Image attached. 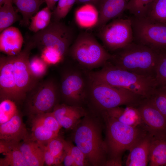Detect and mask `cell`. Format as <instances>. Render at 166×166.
<instances>
[{"mask_svg": "<svg viewBox=\"0 0 166 166\" xmlns=\"http://www.w3.org/2000/svg\"><path fill=\"white\" fill-rule=\"evenodd\" d=\"M90 80L125 89L144 98H149L157 87L155 78L140 75L107 61L100 70L88 71Z\"/></svg>", "mask_w": 166, "mask_h": 166, "instance_id": "cell-1", "label": "cell"}, {"mask_svg": "<svg viewBox=\"0 0 166 166\" xmlns=\"http://www.w3.org/2000/svg\"><path fill=\"white\" fill-rule=\"evenodd\" d=\"M106 128L105 142L109 156L105 165L121 166L123 152L129 150L148 132L142 126H131L122 123L105 113H101Z\"/></svg>", "mask_w": 166, "mask_h": 166, "instance_id": "cell-2", "label": "cell"}, {"mask_svg": "<svg viewBox=\"0 0 166 166\" xmlns=\"http://www.w3.org/2000/svg\"><path fill=\"white\" fill-rule=\"evenodd\" d=\"M115 52L109 61L113 65L140 75L155 78L159 52L134 42Z\"/></svg>", "mask_w": 166, "mask_h": 166, "instance_id": "cell-3", "label": "cell"}, {"mask_svg": "<svg viewBox=\"0 0 166 166\" xmlns=\"http://www.w3.org/2000/svg\"><path fill=\"white\" fill-rule=\"evenodd\" d=\"M101 128L96 121L86 115L76 125L73 134L76 146L93 166L104 165L107 161V148Z\"/></svg>", "mask_w": 166, "mask_h": 166, "instance_id": "cell-4", "label": "cell"}, {"mask_svg": "<svg viewBox=\"0 0 166 166\" xmlns=\"http://www.w3.org/2000/svg\"><path fill=\"white\" fill-rule=\"evenodd\" d=\"M144 99L125 89L90 80L86 101L89 100L92 106L102 112L123 105L136 107Z\"/></svg>", "mask_w": 166, "mask_h": 166, "instance_id": "cell-5", "label": "cell"}, {"mask_svg": "<svg viewBox=\"0 0 166 166\" xmlns=\"http://www.w3.org/2000/svg\"><path fill=\"white\" fill-rule=\"evenodd\" d=\"M68 53L79 66L88 71L102 67L112 56L93 36L86 32L78 36Z\"/></svg>", "mask_w": 166, "mask_h": 166, "instance_id": "cell-6", "label": "cell"}, {"mask_svg": "<svg viewBox=\"0 0 166 166\" xmlns=\"http://www.w3.org/2000/svg\"><path fill=\"white\" fill-rule=\"evenodd\" d=\"M73 38V31L70 27L60 21L53 20L46 28L35 33L30 40L35 47L51 51L63 59L69 53Z\"/></svg>", "mask_w": 166, "mask_h": 166, "instance_id": "cell-7", "label": "cell"}, {"mask_svg": "<svg viewBox=\"0 0 166 166\" xmlns=\"http://www.w3.org/2000/svg\"><path fill=\"white\" fill-rule=\"evenodd\" d=\"M89 81L87 70L80 66L67 69L61 75L60 95L67 104L82 107L86 101Z\"/></svg>", "mask_w": 166, "mask_h": 166, "instance_id": "cell-8", "label": "cell"}, {"mask_svg": "<svg viewBox=\"0 0 166 166\" xmlns=\"http://www.w3.org/2000/svg\"><path fill=\"white\" fill-rule=\"evenodd\" d=\"M133 42L158 52L166 49V25L146 17H130Z\"/></svg>", "mask_w": 166, "mask_h": 166, "instance_id": "cell-9", "label": "cell"}, {"mask_svg": "<svg viewBox=\"0 0 166 166\" xmlns=\"http://www.w3.org/2000/svg\"><path fill=\"white\" fill-rule=\"evenodd\" d=\"M27 94L29 95L28 109L33 116L51 112L57 104L60 95L59 86L54 81L48 79L38 82Z\"/></svg>", "mask_w": 166, "mask_h": 166, "instance_id": "cell-10", "label": "cell"}, {"mask_svg": "<svg viewBox=\"0 0 166 166\" xmlns=\"http://www.w3.org/2000/svg\"><path fill=\"white\" fill-rule=\"evenodd\" d=\"M100 28V38L110 51L115 52L133 42L130 18L114 19Z\"/></svg>", "mask_w": 166, "mask_h": 166, "instance_id": "cell-11", "label": "cell"}, {"mask_svg": "<svg viewBox=\"0 0 166 166\" xmlns=\"http://www.w3.org/2000/svg\"><path fill=\"white\" fill-rule=\"evenodd\" d=\"M34 47L30 40L19 53L13 56L14 79L20 101L26 98L27 94L38 82L32 76L29 67L30 51Z\"/></svg>", "mask_w": 166, "mask_h": 166, "instance_id": "cell-12", "label": "cell"}, {"mask_svg": "<svg viewBox=\"0 0 166 166\" xmlns=\"http://www.w3.org/2000/svg\"><path fill=\"white\" fill-rule=\"evenodd\" d=\"M140 113L142 126L156 138H166V118L149 99H144L136 107Z\"/></svg>", "mask_w": 166, "mask_h": 166, "instance_id": "cell-13", "label": "cell"}, {"mask_svg": "<svg viewBox=\"0 0 166 166\" xmlns=\"http://www.w3.org/2000/svg\"><path fill=\"white\" fill-rule=\"evenodd\" d=\"M13 56H1L0 58L1 100L10 99L20 101L15 82L13 73Z\"/></svg>", "mask_w": 166, "mask_h": 166, "instance_id": "cell-14", "label": "cell"}, {"mask_svg": "<svg viewBox=\"0 0 166 166\" xmlns=\"http://www.w3.org/2000/svg\"><path fill=\"white\" fill-rule=\"evenodd\" d=\"M30 138L18 112L9 121L0 125V140L11 144H19Z\"/></svg>", "mask_w": 166, "mask_h": 166, "instance_id": "cell-15", "label": "cell"}, {"mask_svg": "<svg viewBox=\"0 0 166 166\" xmlns=\"http://www.w3.org/2000/svg\"><path fill=\"white\" fill-rule=\"evenodd\" d=\"M153 137L148 132L130 148L126 161V166H146L148 165L150 147Z\"/></svg>", "mask_w": 166, "mask_h": 166, "instance_id": "cell-16", "label": "cell"}, {"mask_svg": "<svg viewBox=\"0 0 166 166\" xmlns=\"http://www.w3.org/2000/svg\"><path fill=\"white\" fill-rule=\"evenodd\" d=\"M52 113L61 127L69 129L75 127L80 119L86 115L82 107L57 104Z\"/></svg>", "mask_w": 166, "mask_h": 166, "instance_id": "cell-17", "label": "cell"}, {"mask_svg": "<svg viewBox=\"0 0 166 166\" xmlns=\"http://www.w3.org/2000/svg\"><path fill=\"white\" fill-rule=\"evenodd\" d=\"M24 42L22 35L17 28L10 26L0 34V50L7 55L14 56L19 53Z\"/></svg>", "mask_w": 166, "mask_h": 166, "instance_id": "cell-18", "label": "cell"}, {"mask_svg": "<svg viewBox=\"0 0 166 166\" xmlns=\"http://www.w3.org/2000/svg\"><path fill=\"white\" fill-rule=\"evenodd\" d=\"M129 0H102L98 10L99 16L96 26L100 28L124 10Z\"/></svg>", "mask_w": 166, "mask_h": 166, "instance_id": "cell-19", "label": "cell"}, {"mask_svg": "<svg viewBox=\"0 0 166 166\" xmlns=\"http://www.w3.org/2000/svg\"><path fill=\"white\" fill-rule=\"evenodd\" d=\"M19 148L28 166L44 165L45 145L30 138L21 142Z\"/></svg>", "mask_w": 166, "mask_h": 166, "instance_id": "cell-20", "label": "cell"}, {"mask_svg": "<svg viewBox=\"0 0 166 166\" xmlns=\"http://www.w3.org/2000/svg\"><path fill=\"white\" fill-rule=\"evenodd\" d=\"M103 112L124 124L134 127L142 126L140 114L136 107L127 106L123 108L119 106Z\"/></svg>", "mask_w": 166, "mask_h": 166, "instance_id": "cell-21", "label": "cell"}, {"mask_svg": "<svg viewBox=\"0 0 166 166\" xmlns=\"http://www.w3.org/2000/svg\"><path fill=\"white\" fill-rule=\"evenodd\" d=\"M149 165L166 166V138L153 137L150 149Z\"/></svg>", "mask_w": 166, "mask_h": 166, "instance_id": "cell-22", "label": "cell"}, {"mask_svg": "<svg viewBox=\"0 0 166 166\" xmlns=\"http://www.w3.org/2000/svg\"><path fill=\"white\" fill-rule=\"evenodd\" d=\"M99 16L97 8L89 4H85L79 8L75 14V19L81 27L88 28L96 26Z\"/></svg>", "mask_w": 166, "mask_h": 166, "instance_id": "cell-23", "label": "cell"}, {"mask_svg": "<svg viewBox=\"0 0 166 166\" xmlns=\"http://www.w3.org/2000/svg\"><path fill=\"white\" fill-rule=\"evenodd\" d=\"M13 2L22 15L20 24L26 26L29 25L31 18L44 3L42 0H13Z\"/></svg>", "mask_w": 166, "mask_h": 166, "instance_id": "cell-24", "label": "cell"}, {"mask_svg": "<svg viewBox=\"0 0 166 166\" xmlns=\"http://www.w3.org/2000/svg\"><path fill=\"white\" fill-rule=\"evenodd\" d=\"M13 0H8L0 6V32L11 26L19 19L12 5Z\"/></svg>", "mask_w": 166, "mask_h": 166, "instance_id": "cell-25", "label": "cell"}, {"mask_svg": "<svg viewBox=\"0 0 166 166\" xmlns=\"http://www.w3.org/2000/svg\"><path fill=\"white\" fill-rule=\"evenodd\" d=\"M19 144L12 145L3 154L4 156L0 158V166H28L20 149Z\"/></svg>", "mask_w": 166, "mask_h": 166, "instance_id": "cell-26", "label": "cell"}, {"mask_svg": "<svg viewBox=\"0 0 166 166\" xmlns=\"http://www.w3.org/2000/svg\"><path fill=\"white\" fill-rule=\"evenodd\" d=\"M30 18L29 29L36 33L46 28L51 22L52 12L47 6L38 11Z\"/></svg>", "mask_w": 166, "mask_h": 166, "instance_id": "cell-27", "label": "cell"}, {"mask_svg": "<svg viewBox=\"0 0 166 166\" xmlns=\"http://www.w3.org/2000/svg\"><path fill=\"white\" fill-rule=\"evenodd\" d=\"M31 131V139L45 145L51 139L58 136L41 123L33 120Z\"/></svg>", "mask_w": 166, "mask_h": 166, "instance_id": "cell-28", "label": "cell"}, {"mask_svg": "<svg viewBox=\"0 0 166 166\" xmlns=\"http://www.w3.org/2000/svg\"><path fill=\"white\" fill-rule=\"evenodd\" d=\"M144 17L166 25V0H155Z\"/></svg>", "mask_w": 166, "mask_h": 166, "instance_id": "cell-29", "label": "cell"}, {"mask_svg": "<svg viewBox=\"0 0 166 166\" xmlns=\"http://www.w3.org/2000/svg\"><path fill=\"white\" fill-rule=\"evenodd\" d=\"M155 0H129L125 8L133 16L145 17L149 9Z\"/></svg>", "mask_w": 166, "mask_h": 166, "instance_id": "cell-30", "label": "cell"}, {"mask_svg": "<svg viewBox=\"0 0 166 166\" xmlns=\"http://www.w3.org/2000/svg\"><path fill=\"white\" fill-rule=\"evenodd\" d=\"M18 112L16 102L11 99H4L0 103V125L11 119Z\"/></svg>", "mask_w": 166, "mask_h": 166, "instance_id": "cell-31", "label": "cell"}, {"mask_svg": "<svg viewBox=\"0 0 166 166\" xmlns=\"http://www.w3.org/2000/svg\"><path fill=\"white\" fill-rule=\"evenodd\" d=\"M148 99L166 118V85L157 87Z\"/></svg>", "mask_w": 166, "mask_h": 166, "instance_id": "cell-32", "label": "cell"}, {"mask_svg": "<svg viewBox=\"0 0 166 166\" xmlns=\"http://www.w3.org/2000/svg\"><path fill=\"white\" fill-rule=\"evenodd\" d=\"M155 79L157 87L166 85V49L159 52Z\"/></svg>", "mask_w": 166, "mask_h": 166, "instance_id": "cell-33", "label": "cell"}, {"mask_svg": "<svg viewBox=\"0 0 166 166\" xmlns=\"http://www.w3.org/2000/svg\"><path fill=\"white\" fill-rule=\"evenodd\" d=\"M32 120L40 123L55 133L58 134L61 127L52 112L33 116Z\"/></svg>", "mask_w": 166, "mask_h": 166, "instance_id": "cell-34", "label": "cell"}, {"mask_svg": "<svg viewBox=\"0 0 166 166\" xmlns=\"http://www.w3.org/2000/svg\"><path fill=\"white\" fill-rule=\"evenodd\" d=\"M48 65L41 57L35 56L29 59L30 71L34 77L38 81L45 74Z\"/></svg>", "mask_w": 166, "mask_h": 166, "instance_id": "cell-35", "label": "cell"}, {"mask_svg": "<svg viewBox=\"0 0 166 166\" xmlns=\"http://www.w3.org/2000/svg\"><path fill=\"white\" fill-rule=\"evenodd\" d=\"M65 145L73 160L75 166H86L90 164L85 154L77 146L65 141Z\"/></svg>", "mask_w": 166, "mask_h": 166, "instance_id": "cell-36", "label": "cell"}, {"mask_svg": "<svg viewBox=\"0 0 166 166\" xmlns=\"http://www.w3.org/2000/svg\"><path fill=\"white\" fill-rule=\"evenodd\" d=\"M65 141L57 136L49 140L46 147L56 158L60 160L63 155Z\"/></svg>", "mask_w": 166, "mask_h": 166, "instance_id": "cell-37", "label": "cell"}, {"mask_svg": "<svg viewBox=\"0 0 166 166\" xmlns=\"http://www.w3.org/2000/svg\"><path fill=\"white\" fill-rule=\"evenodd\" d=\"M70 10L67 0H59L57 6L52 12L53 20L60 21L66 17Z\"/></svg>", "mask_w": 166, "mask_h": 166, "instance_id": "cell-38", "label": "cell"}, {"mask_svg": "<svg viewBox=\"0 0 166 166\" xmlns=\"http://www.w3.org/2000/svg\"><path fill=\"white\" fill-rule=\"evenodd\" d=\"M60 160L56 158L46 148H45V163L48 166L59 164Z\"/></svg>", "mask_w": 166, "mask_h": 166, "instance_id": "cell-39", "label": "cell"}, {"mask_svg": "<svg viewBox=\"0 0 166 166\" xmlns=\"http://www.w3.org/2000/svg\"><path fill=\"white\" fill-rule=\"evenodd\" d=\"M64 153L62 160L65 166H75L73 160L68 149L64 144Z\"/></svg>", "mask_w": 166, "mask_h": 166, "instance_id": "cell-40", "label": "cell"}, {"mask_svg": "<svg viewBox=\"0 0 166 166\" xmlns=\"http://www.w3.org/2000/svg\"><path fill=\"white\" fill-rule=\"evenodd\" d=\"M102 0H76V2L80 4H89L96 7L97 9Z\"/></svg>", "mask_w": 166, "mask_h": 166, "instance_id": "cell-41", "label": "cell"}, {"mask_svg": "<svg viewBox=\"0 0 166 166\" xmlns=\"http://www.w3.org/2000/svg\"><path fill=\"white\" fill-rule=\"evenodd\" d=\"M59 0H45L47 6L49 7L51 10H54L55 6L57 2Z\"/></svg>", "mask_w": 166, "mask_h": 166, "instance_id": "cell-42", "label": "cell"}, {"mask_svg": "<svg viewBox=\"0 0 166 166\" xmlns=\"http://www.w3.org/2000/svg\"><path fill=\"white\" fill-rule=\"evenodd\" d=\"M69 9L70 10L74 3L76 2V0H67Z\"/></svg>", "mask_w": 166, "mask_h": 166, "instance_id": "cell-43", "label": "cell"}, {"mask_svg": "<svg viewBox=\"0 0 166 166\" xmlns=\"http://www.w3.org/2000/svg\"><path fill=\"white\" fill-rule=\"evenodd\" d=\"M8 0H0V6L2 5Z\"/></svg>", "mask_w": 166, "mask_h": 166, "instance_id": "cell-44", "label": "cell"}, {"mask_svg": "<svg viewBox=\"0 0 166 166\" xmlns=\"http://www.w3.org/2000/svg\"><path fill=\"white\" fill-rule=\"evenodd\" d=\"M44 2H45V0H42Z\"/></svg>", "mask_w": 166, "mask_h": 166, "instance_id": "cell-45", "label": "cell"}]
</instances>
